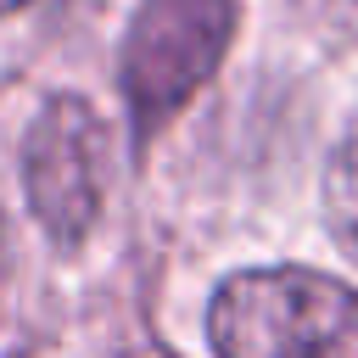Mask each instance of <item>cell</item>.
<instances>
[{
	"mask_svg": "<svg viewBox=\"0 0 358 358\" xmlns=\"http://www.w3.org/2000/svg\"><path fill=\"white\" fill-rule=\"evenodd\" d=\"M218 358H358V291L313 268H246L207 302Z\"/></svg>",
	"mask_w": 358,
	"mask_h": 358,
	"instance_id": "obj_1",
	"label": "cell"
},
{
	"mask_svg": "<svg viewBox=\"0 0 358 358\" xmlns=\"http://www.w3.org/2000/svg\"><path fill=\"white\" fill-rule=\"evenodd\" d=\"M229 34H235V0H145L140 6L123 45V95L140 134L168 123L201 90Z\"/></svg>",
	"mask_w": 358,
	"mask_h": 358,
	"instance_id": "obj_2",
	"label": "cell"
},
{
	"mask_svg": "<svg viewBox=\"0 0 358 358\" xmlns=\"http://www.w3.org/2000/svg\"><path fill=\"white\" fill-rule=\"evenodd\" d=\"M324 213L330 229L341 241V252L358 263V117L347 123V134L330 151V173H324Z\"/></svg>",
	"mask_w": 358,
	"mask_h": 358,
	"instance_id": "obj_4",
	"label": "cell"
},
{
	"mask_svg": "<svg viewBox=\"0 0 358 358\" xmlns=\"http://www.w3.org/2000/svg\"><path fill=\"white\" fill-rule=\"evenodd\" d=\"M106 179H112V134L101 112L78 95H56L22 140V185L34 218L56 241H78L106 201Z\"/></svg>",
	"mask_w": 358,
	"mask_h": 358,
	"instance_id": "obj_3",
	"label": "cell"
},
{
	"mask_svg": "<svg viewBox=\"0 0 358 358\" xmlns=\"http://www.w3.org/2000/svg\"><path fill=\"white\" fill-rule=\"evenodd\" d=\"M17 6H22V0H0V11H17Z\"/></svg>",
	"mask_w": 358,
	"mask_h": 358,
	"instance_id": "obj_5",
	"label": "cell"
}]
</instances>
